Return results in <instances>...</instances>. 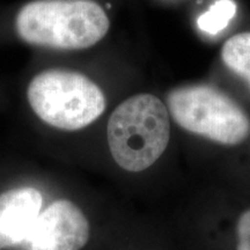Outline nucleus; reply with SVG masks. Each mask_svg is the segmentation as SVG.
<instances>
[{
    "instance_id": "6",
    "label": "nucleus",
    "mask_w": 250,
    "mask_h": 250,
    "mask_svg": "<svg viewBox=\"0 0 250 250\" xmlns=\"http://www.w3.org/2000/svg\"><path fill=\"white\" fill-rule=\"evenodd\" d=\"M42 204V193L35 188H15L0 193V250L28 239Z\"/></svg>"
},
{
    "instance_id": "9",
    "label": "nucleus",
    "mask_w": 250,
    "mask_h": 250,
    "mask_svg": "<svg viewBox=\"0 0 250 250\" xmlns=\"http://www.w3.org/2000/svg\"><path fill=\"white\" fill-rule=\"evenodd\" d=\"M237 250H250V208L237 221Z\"/></svg>"
},
{
    "instance_id": "3",
    "label": "nucleus",
    "mask_w": 250,
    "mask_h": 250,
    "mask_svg": "<svg viewBox=\"0 0 250 250\" xmlns=\"http://www.w3.org/2000/svg\"><path fill=\"white\" fill-rule=\"evenodd\" d=\"M31 109L50 126L78 131L95 122L105 110L102 89L79 72L46 70L33 78L27 89Z\"/></svg>"
},
{
    "instance_id": "5",
    "label": "nucleus",
    "mask_w": 250,
    "mask_h": 250,
    "mask_svg": "<svg viewBox=\"0 0 250 250\" xmlns=\"http://www.w3.org/2000/svg\"><path fill=\"white\" fill-rule=\"evenodd\" d=\"M89 236L90 225L83 210L73 202L58 199L41 212L27 240L31 250H81Z\"/></svg>"
},
{
    "instance_id": "1",
    "label": "nucleus",
    "mask_w": 250,
    "mask_h": 250,
    "mask_svg": "<svg viewBox=\"0 0 250 250\" xmlns=\"http://www.w3.org/2000/svg\"><path fill=\"white\" fill-rule=\"evenodd\" d=\"M14 28L27 44L83 50L107 35L110 20L98 0H28L17 11Z\"/></svg>"
},
{
    "instance_id": "8",
    "label": "nucleus",
    "mask_w": 250,
    "mask_h": 250,
    "mask_svg": "<svg viewBox=\"0 0 250 250\" xmlns=\"http://www.w3.org/2000/svg\"><path fill=\"white\" fill-rule=\"evenodd\" d=\"M236 13V5L233 0H218L208 12L198 18V27L208 34H218L227 27Z\"/></svg>"
},
{
    "instance_id": "7",
    "label": "nucleus",
    "mask_w": 250,
    "mask_h": 250,
    "mask_svg": "<svg viewBox=\"0 0 250 250\" xmlns=\"http://www.w3.org/2000/svg\"><path fill=\"white\" fill-rule=\"evenodd\" d=\"M225 65L250 85V33H241L226 41L221 50Z\"/></svg>"
},
{
    "instance_id": "4",
    "label": "nucleus",
    "mask_w": 250,
    "mask_h": 250,
    "mask_svg": "<svg viewBox=\"0 0 250 250\" xmlns=\"http://www.w3.org/2000/svg\"><path fill=\"white\" fill-rule=\"evenodd\" d=\"M168 111L183 130L227 146L245 142L250 118L235 100L205 83L184 85L167 94Z\"/></svg>"
},
{
    "instance_id": "2",
    "label": "nucleus",
    "mask_w": 250,
    "mask_h": 250,
    "mask_svg": "<svg viewBox=\"0 0 250 250\" xmlns=\"http://www.w3.org/2000/svg\"><path fill=\"white\" fill-rule=\"evenodd\" d=\"M170 122L164 102L143 93L122 102L108 122L107 138L116 164L130 173L151 167L169 143Z\"/></svg>"
}]
</instances>
